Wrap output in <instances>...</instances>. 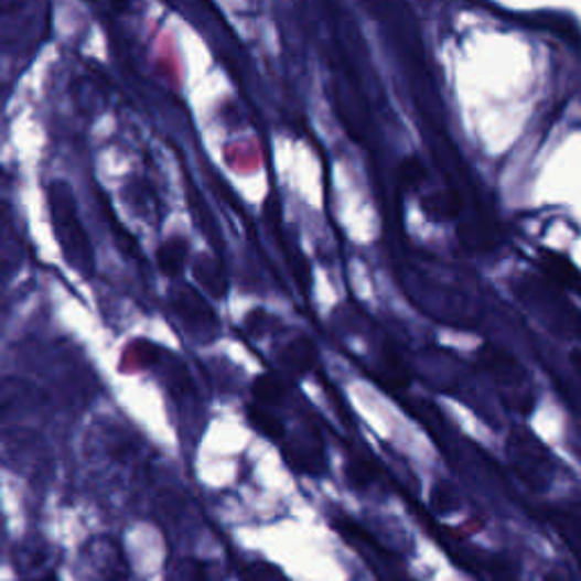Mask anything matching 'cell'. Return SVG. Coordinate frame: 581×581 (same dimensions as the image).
<instances>
[{
    "instance_id": "cell-1",
    "label": "cell",
    "mask_w": 581,
    "mask_h": 581,
    "mask_svg": "<svg viewBox=\"0 0 581 581\" xmlns=\"http://www.w3.org/2000/svg\"><path fill=\"white\" fill-rule=\"evenodd\" d=\"M51 214H53V227L55 237L60 241L62 255L68 261V266L80 273L83 278H92L96 270V257L87 232L83 227L80 216H77L75 201L66 186L55 184L51 189Z\"/></svg>"
},
{
    "instance_id": "cell-2",
    "label": "cell",
    "mask_w": 581,
    "mask_h": 581,
    "mask_svg": "<svg viewBox=\"0 0 581 581\" xmlns=\"http://www.w3.org/2000/svg\"><path fill=\"white\" fill-rule=\"evenodd\" d=\"M477 362L499 389L502 400L518 413L531 411L534 394L529 389V379L523 366L509 353L495 345H482L477 353Z\"/></svg>"
},
{
    "instance_id": "cell-3",
    "label": "cell",
    "mask_w": 581,
    "mask_h": 581,
    "mask_svg": "<svg viewBox=\"0 0 581 581\" xmlns=\"http://www.w3.org/2000/svg\"><path fill=\"white\" fill-rule=\"evenodd\" d=\"M169 300L182 330L191 338H196L201 343H212L218 336L220 323L214 314L212 304L205 300V295L198 289L177 282L171 287Z\"/></svg>"
},
{
    "instance_id": "cell-4",
    "label": "cell",
    "mask_w": 581,
    "mask_h": 581,
    "mask_svg": "<svg viewBox=\"0 0 581 581\" xmlns=\"http://www.w3.org/2000/svg\"><path fill=\"white\" fill-rule=\"evenodd\" d=\"M80 561H83L85 572L94 581H130L132 579V568H130V561L123 548L109 536L89 538L80 552Z\"/></svg>"
},
{
    "instance_id": "cell-5",
    "label": "cell",
    "mask_w": 581,
    "mask_h": 581,
    "mask_svg": "<svg viewBox=\"0 0 581 581\" xmlns=\"http://www.w3.org/2000/svg\"><path fill=\"white\" fill-rule=\"evenodd\" d=\"M509 456L514 463V471L529 488L544 491L548 486V454L531 434L514 430V434L509 437Z\"/></svg>"
},
{
    "instance_id": "cell-6",
    "label": "cell",
    "mask_w": 581,
    "mask_h": 581,
    "mask_svg": "<svg viewBox=\"0 0 581 581\" xmlns=\"http://www.w3.org/2000/svg\"><path fill=\"white\" fill-rule=\"evenodd\" d=\"M273 359H276V368L280 375H284L291 381H298L314 368L319 359L316 343L306 334L289 336L276 347Z\"/></svg>"
},
{
    "instance_id": "cell-7",
    "label": "cell",
    "mask_w": 581,
    "mask_h": 581,
    "mask_svg": "<svg viewBox=\"0 0 581 581\" xmlns=\"http://www.w3.org/2000/svg\"><path fill=\"white\" fill-rule=\"evenodd\" d=\"M287 459L291 466L302 473L319 477L325 471V448L312 428H304L287 439Z\"/></svg>"
},
{
    "instance_id": "cell-8",
    "label": "cell",
    "mask_w": 581,
    "mask_h": 581,
    "mask_svg": "<svg viewBox=\"0 0 581 581\" xmlns=\"http://www.w3.org/2000/svg\"><path fill=\"white\" fill-rule=\"evenodd\" d=\"M191 273L196 284L214 300H223L229 291V280L225 268L220 266L218 259H214L212 255H201L196 257V261L191 263Z\"/></svg>"
},
{
    "instance_id": "cell-9",
    "label": "cell",
    "mask_w": 581,
    "mask_h": 581,
    "mask_svg": "<svg viewBox=\"0 0 581 581\" xmlns=\"http://www.w3.org/2000/svg\"><path fill=\"white\" fill-rule=\"evenodd\" d=\"M540 270H544L546 280L557 284L559 289H568V291L581 289V273L574 268V263H570V259H566L559 252L540 255Z\"/></svg>"
},
{
    "instance_id": "cell-10",
    "label": "cell",
    "mask_w": 581,
    "mask_h": 581,
    "mask_svg": "<svg viewBox=\"0 0 581 581\" xmlns=\"http://www.w3.org/2000/svg\"><path fill=\"white\" fill-rule=\"evenodd\" d=\"M287 394H289L287 377L280 373H266L252 381L255 405H261L268 409H280L287 400Z\"/></svg>"
},
{
    "instance_id": "cell-11",
    "label": "cell",
    "mask_w": 581,
    "mask_h": 581,
    "mask_svg": "<svg viewBox=\"0 0 581 581\" xmlns=\"http://www.w3.org/2000/svg\"><path fill=\"white\" fill-rule=\"evenodd\" d=\"M189 261V244L182 237L166 239L158 250V266L171 280H177Z\"/></svg>"
},
{
    "instance_id": "cell-12",
    "label": "cell",
    "mask_w": 581,
    "mask_h": 581,
    "mask_svg": "<svg viewBox=\"0 0 581 581\" xmlns=\"http://www.w3.org/2000/svg\"><path fill=\"white\" fill-rule=\"evenodd\" d=\"M550 525L557 529V534L563 538V544L572 550L577 561L581 563V520L570 509H548Z\"/></svg>"
},
{
    "instance_id": "cell-13",
    "label": "cell",
    "mask_w": 581,
    "mask_h": 581,
    "mask_svg": "<svg viewBox=\"0 0 581 581\" xmlns=\"http://www.w3.org/2000/svg\"><path fill=\"white\" fill-rule=\"evenodd\" d=\"M248 418L252 422V428L270 439V441H284L287 439V428L282 418L278 416V409H268V407H261V405H250L248 409Z\"/></svg>"
},
{
    "instance_id": "cell-14",
    "label": "cell",
    "mask_w": 581,
    "mask_h": 581,
    "mask_svg": "<svg viewBox=\"0 0 581 581\" xmlns=\"http://www.w3.org/2000/svg\"><path fill=\"white\" fill-rule=\"evenodd\" d=\"M212 574L214 568L209 561L196 557H180L169 566L164 581H212Z\"/></svg>"
},
{
    "instance_id": "cell-15",
    "label": "cell",
    "mask_w": 581,
    "mask_h": 581,
    "mask_svg": "<svg viewBox=\"0 0 581 581\" xmlns=\"http://www.w3.org/2000/svg\"><path fill=\"white\" fill-rule=\"evenodd\" d=\"M345 480L355 491L368 493L379 484V473L366 456H351L345 461Z\"/></svg>"
},
{
    "instance_id": "cell-16",
    "label": "cell",
    "mask_w": 581,
    "mask_h": 581,
    "mask_svg": "<svg viewBox=\"0 0 581 581\" xmlns=\"http://www.w3.org/2000/svg\"><path fill=\"white\" fill-rule=\"evenodd\" d=\"M241 581H289L282 568L268 563V561H250L239 572Z\"/></svg>"
},
{
    "instance_id": "cell-17",
    "label": "cell",
    "mask_w": 581,
    "mask_h": 581,
    "mask_svg": "<svg viewBox=\"0 0 581 581\" xmlns=\"http://www.w3.org/2000/svg\"><path fill=\"white\" fill-rule=\"evenodd\" d=\"M276 325H278L276 316H270L268 312H263V309H255V312H250L248 319H246V323H244L246 332H248L252 338H261L263 334L273 332Z\"/></svg>"
},
{
    "instance_id": "cell-18",
    "label": "cell",
    "mask_w": 581,
    "mask_h": 581,
    "mask_svg": "<svg viewBox=\"0 0 581 581\" xmlns=\"http://www.w3.org/2000/svg\"><path fill=\"white\" fill-rule=\"evenodd\" d=\"M28 581H60V577L55 572H44V574H34Z\"/></svg>"
},
{
    "instance_id": "cell-19",
    "label": "cell",
    "mask_w": 581,
    "mask_h": 581,
    "mask_svg": "<svg viewBox=\"0 0 581 581\" xmlns=\"http://www.w3.org/2000/svg\"><path fill=\"white\" fill-rule=\"evenodd\" d=\"M570 364H572V368L577 370V375L581 377V351H574V353H572V357H570Z\"/></svg>"
}]
</instances>
